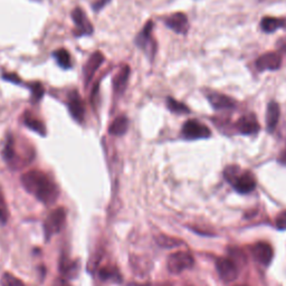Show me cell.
Returning a JSON list of instances; mask_svg holds the SVG:
<instances>
[{
	"instance_id": "26",
	"label": "cell",
	"mask_w": 286,
	"mask_h": 286,
	"mask_svg": "<svg viewBox=\"0 0 286 286\" xmlns=\"http://www.w3.org/2000/svg\"><path fill=\"white\" fill-rule=\"evenodd\" d=\"M29 88H31L32 99H33L34 102H38V101H40L41 99H43L44 94H45V89H44L43 85H41L39 82L32 83V84L29 85Z\"/></svg>"
},
{
	"instance_id": "6",
	"label": "cell",
	"mask_w": 286,
	"mask_h": 286,
	"mask_svg": "<svg viewBox=\"0 0 286 286\" xmlns=\"http://www.w3.org/2000/svg\"><path fill=\"white\" fill-rule=\"evenodd\" d=\"M181 135L187 140L208 139L211 136V131L204 123L198 120H188L183 124Z\"/></svg>"
},
{
	"instance_id": "7",
	"label": "cell",
	"mask_w": 286,
	"mask_h": 286,
	"mask_svg": "<svg viewBox=\"0 0 286 286\" xmlns=\"http://www.w3.org/2000/svg\"><path fill=\"white\" fill-rule=\"evenodd\" d=\"M216 270L219 277L223 279L225 283L234 282L238 277L240 270L236 261L230 257H220L216 260Z\"/></svg>"
},
{
	"instance_id": "16",
	"label": "cell",
	"mask_w": 286,
	"mask_h": 286,
	"mask_svg": "<svg viewBox=\"0 0 286 286\" xmlns=\"http://www.w3.org/2000/svg\"><path fill=\"white\" fill-rule=\"evenodd\" d=\"M130 73L131 69L128 65H123V66L118 69L114 79H113V89H114L115 94L121 95L125 91L129 82Z\"/></svg>"
},
{
	"instance_id": "36",
	"label": "cell",
	"mask_w": 286,
	"mask_h": 286,
	"mask_svg": "<svg viewBox=\"0 0 286 286\" xmlns=\"http://www.w3.org/2000/svg\"><path fill=\"white\" fill-rule=\"evenodd\" d=\"M142 286H166L163 284H147V285H142Z\"/></svg>"
},
{
	"instance_id": "1",
	"label": "cell",
	"mask_w": 286,
	"mask_h": 286,
	"mask_svg": "<svg viewBox=\"0 0 286 286\" xmlns=\"http://www.w3.org/2000/svg\"><path fill=\"white\" fill-rule=\"evenodd\" d=\"M20 180L23 188L43 204L50 206L57 200L59 189L45 172L40 170L27 171L21 176Z\"/></svg>"
},
{
	"instance_id": "12",
	"label": "cell",
	"mask_w": 286,
	"mask_h": 286,
	"mask_svg": "<svg viewBox=\"0 0 286 286\" xmlns=\"http://www.w3.org/2000/svg\"><path fill=\"white\" fill-rule=\"evenodd\" d=\"M259 123L257 121V117L254 114H245L242 117L238 118L236 123V131L238 133L244 135H252L257 133L259 131Z\"/></svg>"
},
{
	"instance_id": "8",
	"label": "cell",
	"mask_w": 286,
	"mask_h": 286,
	"mask_svg": "<svg viewBox=\"0 0 286 286\" xmlns=\"http://www.w3.org/2000/svg\"><path fill=\"white\" fill-rule=\"evenodd\" d=\"M67 107L70 116L76 122L82 123L85 117V104L83 102L81 95L76 89L70 91L67 95Z\"/></svg>"
},
{
	"instance_id": "25",
	"label": "cell",
	"mask_w": 286,
	"mask_h": 286,
	"mask_svg": "<svg viewBox=\"0 0 286 286\" xmlns=\"http://www.w3.org/2000/svg\"><path fill=\"white\" fill-rule=\"evenodd\" d=\"M4 159L7 161V162H11L15 159L16 156V150H15V141L13 136H9L7 142H6V146L4 148L3 151Z\"/></svg>"
},
{
	"instance_id": "34",
	"label": "cell",
	"mask_w": 286,
	"mask_h": 286,
	"mask_svg": "<svg viewBox=\"0 0 286 286\" xmlns=\"http://www.w3.org/2000/svg\"><path fill=\"white\" fill-rule=\"evenodd\" d=\"M53 286H72V285H70L65 278L59 277V278L56 279L55 282H54Z\"/></svg>"
},
{
	"instance_id": "10",
	"label": "cell",
	"mask_w": 286,
	"mask_h": 286,
	"mask_svg": "<svg viewBox=\"0 0 286 286\" xmlns=\"http://www.w3.org/2000/svg\"><path fill=\"white\" fill-rule=\"evenodd\" d=\"M75 23V36L82 37V36H88L93 34V26L87 18L85 11L81 7H76L72 13Z\"/></svg>"
},
{
	"instance_id": "11",
	"label": "cell",
	"mask_w": 286,
	"mask_h": 286,
	"mask_svg": "<svg viewBox=\"0 0 286 286\" xmlns=\"http://www.w3.org/2000/svg\"><path fill=\"white\" fill-rule=\"evenodd\" d=\"M281 65L282 57L275 52L265 53L256 61V68L258 70H277L281 68Z\"/></svg>"
},
{
	"instance_id": "22",
	"label": "cell",
	"mask_w": 286,
	"mask_h": 286,
	"mask_svg": "<svg viewBox=\"0 0 286 286\" xmlns=\"http://www.w3.org/2000/svg\"><path fill=\"white\" fill-rule=\"evenodd\" d=\"M53 56L55 57L57 64L64 69H68L72 66V62H70V55L69 53L64 50V49H59L58 51H56L55 53L53 54Z\"/></svg>"
},
{
	"instance_id": "2",
	"label": "cell",
	"mask_w": 286,
	"mask_h": 286,
	"mask_svg": "<svg viewBox=\"0 0 286 286\" xmlns=\"http://www.w3.org/2000/svg\"><path fill=\"white\" fill-rule=\"evenodd\" d=\"M226 181L231 184L237 193L250 194L256 188V179L250 171H243L238 165H228L224 170Z\"/></svg>"
},
{
	"instance_id": "24",
	"label": "cell",
	"mask_w": 286,
	"mask_h": 286,
	"mask_svg": "<svg viewBox=\"0 0 286 286\" xmlns=\"http://www.w3.org/2000/svg\"><path fill=\"white\" fill-rule=\"evenodd\" d=\"M157 243L161 247H164V248H174V247L181 246L183 244V242L180 240H177V238L169 237L165 235H159L157 237Z\"/></svg>"
},
{
	"instance_id": "3",
	"label": "cell",
	"mask_w": 286,
	"mask_h": 286,
	"mask_svg": "<svg viewBox=\"0 0 286 286\" xmlns=\"http://www.w3.org/2000/svg\"><path fill=\"white\" fill-rule=\"evenodd\" d=\"M152 29L153 22L151 20L147 21L145 27H143L142 31L136 35L134 39L135 45L138 46L141 51H143V53H145L151 61L157 53V43L152 37Z\"/></svg>"
},
{
	"instance_id": "30",
	"label": "cell",
	"mask_w": 286,
	"mask_h": 286,
	"mask_svg": "<svg viewBox=\"0 0 286 286\" xmlns=\"http://www.w3.org/2000/svg\"><path fill=\"white\" fill-rule=\"evenodd\" d=\"M275 225L279 230H285L286 229V210L278 213V216L275 219Z\"/></svg>"
},
{
	"instance_id": "19",
	"label": "cell",
	"mask_w": 286,
	"mask_h": 286,
	"mask_svg": "<svg viewBox=\"0 0 286 286\" xmlns=\"http://www.w3.org/2000/svg\"><path fill=\"white\" fill-rule=\"evenodd\" d=\"M23 123H25L27 128L34 131V132H37L38 134L43 135V136L46 135V128L43 124V122H41L39 118H37L35 115H33L29 111H26L25 115H23Z\"/></svg>"
},
{
	"instance_id": "33",
	"label": "cell",
	"mask_w": 286,
	"mask_h": 286,
	"mask_svg": "<svg viewBox=\"0 0 286 286\" xmlns=\"http://www.w3.org/2000/svg\"><path fill=\"white\" fill-rule=\"evenodd\" d=\"M110 0H98V2H95L94 5H93V9L95 11H99L102 9L105 5L109 4Z\"/></svg>"
},
{
	"instance_id": "32",
	"label": "cell",
	"mask_w": 286,
	"mask_h": 286,
	"mask_svg": "<svg viewBox=\"0 0 286 286\" xmlns=\"http://www.w3.org/2000/svg\"><path fill=\"white\" fill-rule=\"evenodd\" d=\"M276 49L278 52L286 53V36L285 37L279 38L276 43Z\"/></svg>"
},
{
	"instance_id": "20",
	"label": "cell",
	"mask_w": 286,
	"mask_h": 286,
	"mask_svg": "<svg viewBox=\"0 0 286 286\" xmlns=\"http://www.w3.org/2000/svg\"><path fill=\"white\" fill-rule=\"evenodd\" d=\"M79 263L75 260H72L69 258L63 257L61 259V264H59V271L63 274L65 277L67 278H74L79 274Z\"/></svg>"
},
{
	"instance_id": "13",
	"label": "cell",
	"mask_w": 286,
	"mask_h": 286,
	"mask_svg": "<svg viewBox=\"0 0 286 286\" xmlns=\"http://www.w3.org/2000/svg\"><path fill=\"white\" fill-rule=\"evenodd\" d=\"M252 254L256 261H258L259 264L264 266H268L273 259L274 252L270 244L265 242H259L256 243L252 247Z\"/></svg>"
},
{
	"instance_id": "29",
	"label": "cell",
	"mask_w": 286,
	"mask_h": 286,
	"mask_svg": "<svg viewBox=\"0 0 286 286\" xmlns=\"http://www.w3.org/2000/svg\"><path fill=\"white\" fill-rule=\"evenodd\" d=\"M18 279L10 273H5L2 277L3 286H16Z\"/></svg>"
},
{
	"instance_id": "21",
	"label": "cell",
	"mask_w": 286,
	"mask_h": 286,
	"mask_svg": "<svg viewBox=\"0 0 286 286\" xmlns=\"http://www.w3.org/2000/svg\"><path fill=\"white\" fill-rule=\"evenodd\" d=\"M129 129V118L125 115L117 116L110 125L109 132L114 136H121L128 132Z\"/></svg>"
},
{
	"instance_id": "27",
	"label": "cell",
	"mask_w": 286,
	"mask_h": 286,
	"mask_svg": "<svg viewBox=\"0 0 286 286\" xmlns=\"http://www.w3.org/2000/svg\"><path fill=\"white\" fill-rule=\"evenodd\" d=\"M100 277L106 281V279H114V281H120V274H118L117 270L115 268H111V267H104L102 270L100 271Z\"/></svg>"
},
{
	"instance_id": "31",
	"label": "cell",
	"mask_w": 286,
	"mask_h": 286,
	"mask_svg": "<svg viewBox=\"0 0 286 286\" xmlns=\"http://www.w3.org/2000/svg\"><path fill=\"white\" fill-rule=\"evenodd\" d=\"M3 79L10 82V83H14V84H20V83H21V80L19 79V76H17L14 73H4Z\"/></svg>"
},
{
	"instance_id": "23",
	"label": "cell",
	"mask_w": 286,
	"mask_h": 286,
	"mask_svg": "<svg viewBox=\"0 0 286 286\" xmlns=\"http://www.w3.org/2000/svg\"><path fill=\"white\" fill-rule=\"evenodd\" d=\"M166 106L172 113H176V114H188V113H190V109L186 104L179 102V101L172 98L166 99Z\"/></svg>"
},
{
	"instance_id": "37",
	"label": "cell",
	"mask_w": 286,
	"mask_h": 286,
	"mask_svg": "<svg viewBox=\"0 0 286 286\" xmlns=\"http://www.w3.org/2000/svg\"><path fill=\"white\" fill-rule=\"evenodd\" d=\"M16 286H26L25 284H23V282H21L20 279H18L17 281V284H16Z\"/></svg>"
},
{
	"instance_id": "4",
	"label": "cell",
	"mask_w": 286,
	"mask_h": 286,
	"mask_svg": "<svg viewBox=\"0 0 286 286\" xmlns=\"http://www.w3.org/2000/svg\"><path fill=\"white\" fill-rule=\"evenodd\" d=\"M195 264L193 255L183 250L172 253L166 259V268L172 274H180L183 271L190 270Z\"/></svg>"
},
{
	"instance_id": "28",
	"label": "cell",
	"mask_w": 286,
	"mask_h": 286,
	"mask_svg": "<svg viewBox=\"0 0 286 286\" xmlns=\"http://www.w3.org/2000/svg\"><path fill=\"white\" fill-rule=\"evenodd\" d=\"M7 219H8V209H7V206H6L4 196L2 192H0V224L2 225L6 224Z\"/></svg>"
},
{
	"instance_id": "35",
	"label": "cell",
	"mask_w": 286,
	"mask_h": 286,
	"mask_svg": "<svg viewBox=\"0 0 286 286\" xmlns=\"http://www.w3.org/2000/svg\"><path fill=\"white\" fill-rule=\"evenodd\" d=\"M278 162L279 163H282L284 165H286V147L284 150L281 152V154H279V157H278Z\"/></svg>"
},
{
	"instance_id": "18",
	"label": "cell",
	"mask_w": 286,
	"mask_h": 286,
	"mask_svg": "<svg viewBox=\"0 0 286 286\" xmlns=\"http://www.w3.org/2000/svg\"><path fill=\"white\" fill-rule=\"evenodd\" d=\"M278 28H286V18L264 17L260 20V29L265 33H274Z\"/></svg>"
},
{
	"instance_id": "17",
	"label": "cell",
	"mask_w": 286,
	"mask_h": 286,
	"mask_svg": "<svg viewBox=\"0 0 286 286\" xmlns=\"http://www.w3.org/2000/svg\"><path fill=\"white\" fill-rule=\"evenodd\" d=\"M279 115H281V110H279V105L275 102V101H272L267 106V112H266V127L268 132H274L275 131Z\"/></svg>"
},
{
	"instance_id": "9",
	"label": "cell",
	"mask_w": 286,
	"mask_h": 286,
	"mask_svg": "<svg viewBox=\"0 0 286 286\" xmlns=\"http://www.w3.org/2000/svg\"><path fill=\"white\" fill-rule=\"evenodd\" d=\"M205 95L211 106L217 111H231L237 107L236 101L223 93L208 91Z\"/></svg>"
},
{
	"instance_id": "38",
	"label": "cell",
	"mask_w": 286,
	"mask_h": 286,
	"mask_svg": "<svg viewBox=\"0 0 286 286\" xmlns=\"http://www.w3.org/2000/svg\"><path fill=\"white\" fill-rule=\"evenodd\" d=\"M235 286H246V285H235Z\"/></svg>"
},
{
	"instance_id": "5",
	"label": "cell",
	"mask_w": 286,
	"mask_h": 286,
	"mask_svg": "<svg viewBox=\"0 0 286 286\" xmlns=\"http://www.w3.org/2000/svg\"><path fill=\"white\" fill-rule=\"evenodd\" d=\"M65 222H66V212H65L64 208L54 209L44 223V230L47 240H50L53 235L58 234L64 227Z\"/></svg>"
},
{
	"instance_id": "15",
	"label": "cell",
	"mask_w": 286,
	"mask_h": 286,
	"mask_svg": "<svg viewBox=\"0 0 286 286\" xmlns=\"http://www.w3.org/2000/svg\"><path fill=\"white\" fill-rule=\"evenodd\" d=\"M103 62H104V55L101 52L93 53L91 57L88 58V61L85 64V67H84V77H85L86 85H88V83L92 81L93 76L95 75V73H97V70L100 68Z\"/></svg>"
},
{
	"instance_id": "14",
	"label": "cell",
	"mask_w": 286,
	"mask_h": 286,
	"mask_svg": "<svg viewBox=\"0 0 286 286\" xmlns=\"http://www.w3.org/2000/svg\"><path fill=\"white\" fill-rule=\"evenodd\" d=\"M164 23L177 34H187L189 29L188 17L183 13H176L166 17Z\"/></svg>"
}]
</instances>
